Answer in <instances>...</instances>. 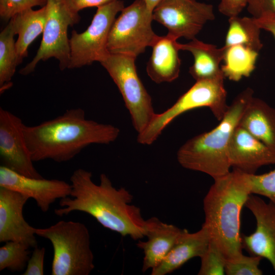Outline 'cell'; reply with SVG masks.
<instances>
[{
	"label": "cell",
	"instance_id": "cell-33",
	"mask_svg": "<svg viewBox=\"0 0 275 275\" xmlns=\"http://www.w3.org/2000/svg\"><path fill=\"white\" fill-rule=\"evenodd\" d=\"M248 3V0H221L218 10L228 18L238 16L246 8Z\"/></svg>",
	"mask_w": 275,
	"mask_h": 275
},
{
	"label": "cell",
	"instance_id": "cell-10",
	"mask_svg": "<svg viewBox=\"0 0 275 275\" xmlns=\"http://www.w3.org/2000/svg\"><path fill=\"white\" fill-rule=\"evenodd\" d=\"M124 7L121 0L100 6L86 31L81 33L72 32L69 69L80 68L96 61L100 63L108 54L109 33L117 14Z\"/></svg>",
	"mask_w": 275,
	"mask_h": 275
},
{
	"label": "cell",
	"instance_id": "cell-34",
	"mask_svg": "<svg viewBox=\"0 0 275 275\" xmlns=\"http://www.w3.org/2000/svg\"><path fill=\"white\" fill-rule=\"evenodd\" d=\"M70 9L78 13L83 9L96 7L112 2L116 0H65Z\"/></svg>",
	"mask_w": 275,
	"mask_h": 275
},
{
	"label": "cell",
	"instance_id": "cell-24",
	"mask_svg": "<svg viewBox=\"0 0 275 275\" xmlns=\"http://www.w3.org/2000/svg\"><path fill=\"white\" fill-rule=\"evenodd\" d=\"M228 22L225 47L241 45L258 52L261 50L263 45L260 38L261 29L253 17H230Z\"/></svg>",
	"mask_w": 275,
	"mask_h": 275
},
{
	"label": "cell",
	"instance_id": "cell-35",
	"mask_svg": "<svg viewBox=\"0 0 275 275\" xmlns=\"http://www.w3.org/2000/svg\"><path fill=\"white\" fill-rule=\"evenodd\" d=\"M254 18L259 28L271 33L275 40V14H266Z\"/></svg>",
	"mask_w": 275,
	"mask_h": 275
},
{
	"label": "cell",
	"instance_id": "cell-8",
	"mask_svg": "<svg viewBox=\"0 0 275 275\" xmlns=\"http://www.w3.org/2000/svg\"><path fill=\"white\" fill-rule=\"evenodd\" d=\"M152 13L144 0H135L124 7L110 30L107 48L109 53L136 58L151 47L158 36L153 31Z\"/></svg>",
	"mask_w": 275,
	"mask_h": 275
},
{
	"label": "cell",
	"instance_id": "cell-5",
	"mask_svg": "<svg viewBox=\"0 0 275 275\" xmlns=\"http://www.w3.org/2000/svg\"><path fill=\"white\" fill-rule=\"evenodd\" d=\"M35 233L52 245V275H89L94 269L90 233L85 224L63 220L48 228H35Z\"/></svg>",
	"mask_w": 275,
	"mask_h": 275
},
{
	"label": "cell",
	"instance_id": "cell-6",
	"mask_svg": "<svg viewBox=\"0 0 275 275\" xmlns=\"http://www.w3.org/2000/svg\"><path fill=\"white\" fill-rule=\"evenodd\" d=\"M224 79L219 77L196 81L170 108L161 113H155L146 128L138 134V142L142 145L152 144L176 118L197 108L208 107L220 121L229 106Z\"/></svg>",
	"mask_w": 275,
	"mask_h": 275
},
{
	"label": "cell",
	"instance_id": "cell-36",
	"mask_svg": "<svg viewBox=\"0 0 275 275\" xmlns=\"http://www.w3.org/2000/svg\"><path fill=\"white\" fill-rule=\"evenodd\" d=\"M149 11L152 13L156 6L161 0H144Z\"/></svg>",
	"mask_w": 275,
	"mask_h": 275
},
{
	"label": "cell",
	"instance_id": "cell-7",
	"mask_svg": "<svg viewBox=\"0 0 275 275\" xmlns=\"http://www.w3.org/2000/svg\"><path fill=\"white\" fill-rule=\"evenodd\" d=\"M135 59L109 53L100 63L117 86L130 115L133 126L139 134L146 128L155 113L151 97L138 74Z\"/></svg>",
	"mask_w": 275,
	"mask_h": 275
},
{
	"label": "cell",
	"instance_id": "cell-13",
	"mask_svg": "<svg viewBox=\"0 0 275 275\" xmlns=\"http://www.w3.org/2000/svg\"><path fill=\"white\" fill-rule=\"evenodd\" d=\"M245 206L254 215L256 227L251 234L241 235L243 249L267 259L275 271V204L251 194Z\"/></svg>",
	"mask_w": 275,
	"mask_h": 275
},
{
	"label": "cell",
	"instance_id": "cell-11",
	"mask_svg": "<svg viewBox=\"0 0 275 275\" xmlns=\"http://www.w3.org/2000/svg\"><path fill=\"white\" fill-rule=\"evenodd\" d=\"M152 17L168 29L169 35L190 40L196 38L207 22L215 18L212 5L197 0H161Z\"/></svg>",
	"mask_w": 275,
	"mask_h": 275
},
{
	"label": "cell",
	"instance_id": "cell-30",
	"mask_svg": "<svg viewBox=\"0 0 275 275\" xmlns=\"http://www.w3.org/2000/svg\"><path fill=\"white\" fill-rule=\"evenodd\" d=\"M47 0H0V16L5 20H10L17 14L35 6L43 7Z\"/></svg>",
	"mask_w": 275,
	"mask_h": 275
},
{
	"label": "cell",
	"instance_id": "cell-37",
	"mask_svg": "<svg viewBox=\"0 0 275 275\" xmlns=\"http://www.w3.org/2000/svg\"><path fill=\"white\" fill-rule=\"evenodd\" d=\"M206 1H209V0H206Z\"/></svg>",
	"mask_w": 275,
	"mask_h": 275
},
{
	"label": "cell",
	"instance_id": "cell-2",
	"mask_svg": "<svg viewBox=\"0 0 275 275\" xmlns=\"http://www.w3.org/2000/svg\"><path fill=\"white\" fill-rule=\"evenodd\" d=\"M23 131L34 162L46 159L68 161L87 146L109 144L120 134V129L114 125L86 119L81 108L66 110L38 125H24Z\"/></svg>",
	"mask_w": 275,
	"mask_h": 275
},
{
	"label": "cell",
	"instance_id": "cell-12",
	"mask_svg": "<svg viewBox=\"0 0 275 275\" xmlns=\"http://www.w3.org/2000/svg\"><path fill=\"white\" fill-rule=\"evenodd\" d=\"M21 119L0 108V157L2 166L27 177L41 178L33 164Z\"/></svg>",
	"mask_w": 275,
	"mask_h": 275
},
{
	"label": "cell",
	"instance_id": "cell-19",
	"mask_svg": "<svg viewBox=\"0 0 275 275\" xmlns=\"http://www.w3.org/2000/svg\"><path fill=\"white\" fill-rule=\"evenodd\" d=\"M177 39L167 34L157 37L151 47V56L146 71L151 79L156 84L170 82L179 75L181 60Z\"/></svg>",
	"mask_w": 275,
	"mask_h": 275
},
{
	"label": "cell",
	"instance_id": "cell-3",
	"mask_svg": "<svg viewBox=\"0 0 275 275\" xmlns=\"http://www.w3.org/2000/svg\"><path fill=\"white\" fill-rule=\"evenodd\" d=\"M251 174L233 169L214 179L203 199L205 222L210 240L227 259L242 254L240 217L243 207L252 194Z\"/></svg>",
	"mask_w": 275,
	"mask_h": 275
},
{
	"label": "cell",
	"instance_id": "cell-1",
	"mask_svg": "<svg viewBox=\"0 0 275 275\" xmlns=\"http://www.w3.org/2000/svg\"><path fill=\"white\" fill-rule=\"evenodd\" d=\"M70 180L71 197L60 199V207L54 210L56 215L82 212L124 237L139 240L145 236L146 219L141 209L131 204L133 195L125 188H116L105 174L100 175L97 184L92 180V173L82 169L75 170Z\"/></svg>",
	"mask_w": 275,
	"mask_h": 275
},
{
	"label": "cell",
	"instance_id": "cell-25",
	"mask_svg": "<svg viewBox=\"0 0 275 275\" xmlns=\"http://www.w3.org/2000/svg\"><path fill=\"white\" fill-rule=\"evenodd\" d=\"M16 35L11 20L0 34V86L5 90L10 86L17 66L19 65L14 36Z\"/></svg>",
	"mask_w": 275,
	"mask_h": 275
},
{
	"label": "cell",
	"instance_id": "cell-21",
	"mask_svg": "<svg viewBox=\"0 0 275 275\" xmlns=\"http://www.w3.org/2000/svg\"><path fill=\"white\" fill-rule=\"evenodd\" d=\"M178 46L192 54L194 63L189 72L196 81L225 77L220 66L226 49L224 46L218 48L195 38L186 43H178Z\"/></svg>",
	"mask_w": 275,
	"mask_h": 275
},
{
	"label": "cell",
	"instance_id": "cell-16",
	"mask_svg": "<svg viewBox=\"0 0 275 275\" xmlns=\"http://www.w3.org/2000/svg\"><path fill=\"white\" fill-rule=\"evenodd\" d=\"M228 154L231 167L248 174L275 164V152L239 125L231 136Z\"/></svg>",
	"mask_w": 275,
	"mask_h": 275
},
{
	"label": "cell",
	"instance_id": "cell-23",
	"mask_svg": "<svg viewBox=\"0 0 275 275\" xmlns=\"http://www.w3.org/2000/svg\"><path fill=\"white\" fill-rule=\"evenodd\" d=\"M225 47L224 63L221 66L225 78L238 81L249 77L256 68L259 52L241 45Z\"/></svg>",
	"mask_w": 275,
	"mask_h": 275
},
{
	"label": "cell",
	"instance_id": "cell-27",
	"mask_svg": "<svg viewBox=\"0 0 275 275\" xmlns=\"http://www.w3.org/2000/svg\"><path fill=\"white\" fill-rule=\"evenodd\" d=\"M201 264L199 275H223L225 274L227 259L217 244L210 240L205 253L200 258Z\"/></svg>",
	"mask_w": 275,
	"mask_h": 275
},
{
	"label": "cell",
	"instance_id": "cell-20",
	"mask_svg": "<svg viewBox=\"0 0 275 275\" xmlns=\"http://www.w3.org/2000/svg\"><path fill=\"white\" fill-rule=\"evenodd\" d=\"M238 125L275 152V108L265 101L253 96Z\"/></svg>",
	"mask_w": 275,
	"mask_h": 275
},
{
	"label": "cell",
	"instance_id": "cell-32",
	"mask_svg": "<svg viewBox=\"0 0 275 275\" xmlns=\"http://www.w3.org/2000/svg\"><path fill=\"white\" fill-rule=\"evenodd\" d=\"M246 9L254 18L275 14V0H248Z\"/></svg>",
	"mask_w": 275,
	"mask_h": 275
},
{
	"label": "cell",
	"instance_id": "cell-26",
	"mask_svg": "<svg viewBox=\"0 0 275 275\" xmlns=\"http://www.w3.org/2000/svg\"><path fill=\"white\" fill-rule=\"evenodd\" d=\"M29 246L17 241H9L0 248V271L8 269L21 272L30 259Z\"/></svg>",
	"mask_w": 275,
	"mask_h": 275
},
{
	"label": "cell",
	"instance_id": "cell-22",
	"mask_svg": "<svg viewBox=\"0 0 275 275\" xmlns=\"http://www.w3.org/2000/svg\"><path fill=\"white\" fill-rule=\"evenodd\" d=\"M46 18V6L34 10L32 8L24 10L13 16V23L18 38L15 42L19 65L28 56L29 45L43 33Z\"/></svg>",
	"mask_w": 275,
	"mask_h": 275
},
{
	"label": "cell",
	"instance_id": "cell-15",
	"mask_svg": "<svg viewBox=\"0 0 275 275\" xmlns=\"http://www.w3.org/2000/svg\"><path fill=\"white\" fill-rule=\"evenodd\" d=\"M30 198L16 191L0 187V242L14 241L35 248V228L23 215L24 205Z\"/></svg>",
	"mask_w": 275,
	"mask_h": 275
},
{
	"label": "cell",
	"instance_id": "cell-17",
	"mask_svg": "<svg viewBox=\"0 0 275 275\" xmlns=\"http://www.w3.org/2000/svg\"><path fill=\"white\" fill-rule=\"evenodd\" d=\"M183 229L153 216L146 219V241L138 240L137 246L144 253L142 271L153 269L166 257Z\"/></svg>",
	"mask_w": 275,
	"mask_h": 275
},
{
	"label": "cell",
	"instance_id": "cell-4",
	"mask_svg": "<svg viewBox=\"0 0 275 275\" xmlns=\"http://www.w3.org/2000/svg\"><path fill=\"white\" fill-rule=\"evenodd\" d=\"M253 96L254 91L249 87L238 94L216 127L189 139L179 148L177 153L179 163L186 169L204 173L213 179L228 173L231 168L228 154L230 141Z\"/></svg>",
	"mask_w": 275,
	"mask_h": 275
},
{
	"label": "cell",
	"instance_id": "cell-29",
	"mask_svg": "<svg viewBox=\"0 0 275 275\" xmlns=\"http://www.w3.org/2000/svg\"><path fill=\"white\" fill-rule=\"evenodd\" d=\"M252 194L267 198L275 204V169L268 173L250 175Z\"/></svg>",
	"mask_w": 275,
	"mask_h": 275
},
{
	"label": "cell",
	"instance_id": "cell-28",
	"mask_svg": "<svg viewBox=\"0 0 275 275\" xmlns=\"http://www.w3.org/2000/svg\"><path fill=\"white\" fill-rule=\"evenodd\" d=\"M262 258L259 256H247L241 254L233 259H227L225 274L227 275H261L259 265Z\"/></svg>",
	"mask_w": 275,
	"mask_h": 275
},
{
	"label": "cell",
	"instance_id": "cell-9",
	"mask_svg": "<svg viewBox=\"0 0 275 275\" xmlns=\"http://www.w3.org/2000/svg\"><path fill=\"white\" fill-rule=\"evenodd\" d=\"M46 18L40 47L32 61L20 70L26 75L33 72L40 61L54 58L59 62L61 70L68 68L70 62V44L68 29L78 23V13L72 12L65 0H47Z\"/></svg>",
	"mask_w": 275,
	"mask_h": 275
},
{
	"label": "cell",
	"instance_id": "cell-31",
	"mask_svg": "<svg viewBox=\"0 0 275 275\" xmlns=\"http://www.w3.org/2000/svg\"><path fill=\"white\" fill-rule=\"evenodd\" d=\"M45 249L44 248H34V250L28 262L23 275H43L44 260Z\"/></svg>",
	"mask_w": 275,
	"mask_h": 275
},
{
	"label": "cell",
	"instance_id": "cell-14",
	"mask_svg": "<svg viewBox=\"0 0 275 275\" xmlns=\"http://www.w3.org/2000/svg\"><path fill=\"white\" fill-rule=\"evenodd\" d=\"M0 187L34 199L43 212L57 199L70 196L72 188L71 184L64 181L29 177L3 166L0 167Z\"/></svg>",
	"mask_w": 275,
	"mask_h": 275
},
{
	"label": "cell",
	"instance_id": "cell-18",
	"mask_svg": "<svg viewBox=\"0 0 275 275\" xmlns=\"http://www.w3.org/2000/svg\"><path fill=\"white\" fill-rule=\"evenodd\" d=\"M210 240L207 228L202 225L200 230L189 233L183 231L162 262L151 270V275H166L178 269L190 259L201 258Z\"/></svg>",
	"mask_w": 275,
	"mask_h": 275
}]
</instances>
